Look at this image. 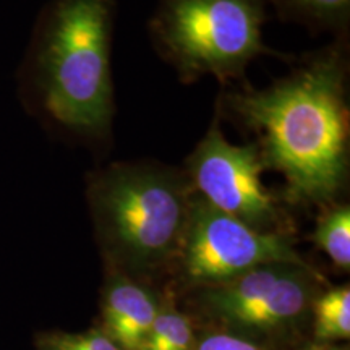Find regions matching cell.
Returning <instances> with one entry per match:
<instances>
[{"mask_svg": "<svg viewBox=\"0 0 350 350\" xmlns=\"http://www.w3.org/2000/svg\"><path fill=\"white\" fill-rule=\"evenodd\" d=\"M349 62L344 46H329L273 85L222 94L219 104L256 137L266 170L284 177L287 204L326 208L350 175Z\"/></svg>", "mask_w": 350, "mask_h": 350, "instance_id": "6da1fadb", "label": "cell"}, {"mask_svg": "<svg viewBox=\"0 0 350 350\" xmlns=\"http://www.w3.org/2000/svg\"><path fill=\"white\" fill-rule=\"evenodd\" d=\"M116 0H49L21 67V99L60 133L99 142L111 135L116 99Z\"/></svg>", "mask_w": 350, "mask_h": 350, "instance_id": "7a4b0ae2", "label": "cell"}, {"mask_svg": "<svg viewBox=\"0 0 350 350\" xmlns=\"http://www.w3.org/2000/svg\"><path fill=\"white\" fill-rule=\"evenodd\" d=\"M195 191L182 167L131 161L88 174L86 200L109 269L142 281L172 268Z\"/></svg>", "mask_w": 350, "mask_h": 350, "instance_id": "3957f363", "label": "cell"}, {"mask_svg": "<svg viewBox=\"0 0 350 350\" xmlns=\"http://www.w3.org/2000/svg\"><path fill=\"white\" fill-rule=\"evenodd\" d=\"M266 0H159L150 36L183 83L213 77L239 80L258 55L273 54L262 42Z\"/></svg>", "mask_w": 350, "mask_h": 350, "instance_id": "277c9868", "label": "cell"}, {"mask_svg": "<svg viewBox=\"0 0 350 350\" xmlns=\"http://www.w3.org/2000/svg\"><path fill=\"white\" fill-rule=\"evenodd\" d=\"M319 282L306 262H271L230 281L200 287L198 301L222 331L255 340L286 334L308 318Z\"/></svg>", "mask_w": 350, "mask_h": 350, "instance_id": "5b68a950", "label": "cell"}, {"mask_svg": "<svg viewBox=\"0 0 350 350\" xmlns=\"http://www.w3.org/2000/svg\"><path fill=\"white\" fill-rule=\"evenodd\" d=\"M271 262H305L292 235L252 229L193 195L174 261L183 282L196 288L216 286Z\"/></svg>", "mask_w": 350, "mask_h": 350, "instance_id": "8992f818", "label": "cell"}, {"mask_svg": "<svg viewBox=\"0 0 350 350\" xmlns=\"http://www.w3.org/2000/svg\"><path fill=\"white\" fill-rule=\"evenodd\" d=\"M182 169L195 193L214 208L255 230L292 235L281 198L261 182L266 167L256 144L227 142L219 119H214Z\"/></svg>", "mask_w": 350, "mask_h": 350, "instance_id": "52a82bcc", "label": "cell"}, {"mask_svg": "<svg viewBox=\"0 0 350 350\" xmlns=\"http://www.w3.org/2000/svg\"><path fill=\"white\" fill-rule=\"evenodd\" d=\"M161 308L157 295L138 279L109 269L100 300V331L119 350H138Z\"/></svg>", "mask_w": 350, "mask_h": 350, "instance_id": "ba28073f", "label": "cell"}, {"mask_svg": "<svg viewBox=\"0 0 350 350\" xmlns=\"http://www.w3.org/2000/svg\"><path fill=\"white\" fill-rule=\"evenodd\" d=\"M313 332L318 344L347 340L350 336V287H331L319 292L312 305Z\"/></svg>", "mask_w": 350, "mask_h": 350, "instance_id": "9c48e42d", "label": "cell"}, {"mask_svg": "<svg viewBox=\"0 0 350 350\" xmlns=\"http://www.w3.org/2000/svg\"><path fill=\"white\" fill-rule=\"evenodd\" d=\"M286 21H295L313 29L344 31L350 18V0H271Z\"/></svg>", "mask_w": 350, "mask_h": 350, "instance_id": "30bf717a", "label": "cell"}, {"mask_svg": "<svg viewBox=\"0 0 350 350\" xmlns=\"http://www.w3.org/2000/svg\"><path fill=\"white\" fill-rule=\"evenodd\" d=\"M312 240L319 250L331 258L336 266L349 271L350 266V206L334 203L323 208Z\"/></svg>", "mask_w": 350, "mask_h": 350, "instance_id": "8fae6325", "label": "cell"}, {"mask_svg": "<svg viewBox=\"0 0 350 350\" xmlns=\"http://www.w3.org/2000/svg\"><path fill=\"white\" fill-rule=\"evenodd\" d=\"M196 332L190 318L174 305L163 304L138 350H193Z\"/></svg>", "mask_w": 350, "mask_h": 350, "instance_id": "7c38bea8", "label": "cell"}, {"mask_svg": "<svg viewBox=\"0 0 350 350\" xmlns=\"http://www.w3.org/2000/svg\"><path fill=\"white\" fill-rule=\"evenodd\" d=\"M39 334L47 342L62 350H119L100 329H90L86 332L46 331Z\"/></svg>", "mask_w": 350, "mask_h": 350, "instance_id": "4fadbf2b", "label": "cell"}, {"mask_svg": "<svg viewBox=\"0 0 350 350\" xmlns=\"http://www.w3.org/2000/svg\"><path fill=\"white\" fill-rule=\"evenodd\" d=\"M193 350H266L256 340L222 329L196 336Z\"/></svg>", "mask_w": 350, "mask_h": 350, "instance_id": "5bb4252c", "label": "cell"}, {"mask_svg": "<svg viewBox=\"0 0 350 350\" xmlns=\"http://www.w3.org/2000/svg\"><path fill=\"white\" fill-rule=\"evenodd\" d=\"M34 350H62V349H59V347H55V345L49 344L46 339L42 338L41 334H38L36 339H34Z\"/></svg>", "mask_w": 350, "mask_h": 350, "instance_id": "9a60e30c", "label": "cell"}, {"mask_svg": "<svg viewBox=\"0 0 350 350\" xmlns=\"http://www.w3.org/2000/svg\"><path fill=\"white\" fill-rule=\"evenodd\" d=\"M305 350H344V349L334 347V345H329V344H313L310 345V347H306Z\"/></svg>", "mask_w": 350, "mask_h": 350, "instance_id": "2e32d148", "label": "cell"}]
</instances>
